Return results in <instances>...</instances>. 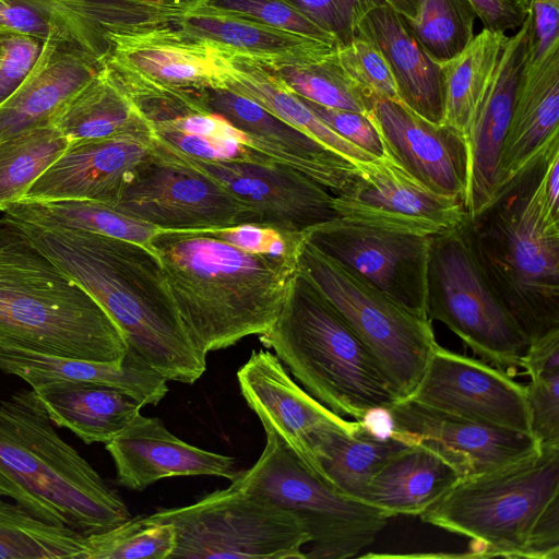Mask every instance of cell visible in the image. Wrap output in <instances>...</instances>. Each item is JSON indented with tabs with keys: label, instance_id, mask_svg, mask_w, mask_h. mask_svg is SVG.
<instances>
[{
	"label": "cell",
	"instance_id": "30bf717a",
	"mask_svg": "<svg viewBox=\"0 0 559 559\" xmlns=\"http://www.w3.org/2000/svg\"><path fill=\"white\" fill-rule=\"evenodd\" d=\"M427 314L445 324L473 352L501 369L520 367L528 342L486 276L472 247L467 217L431 236Z\"/></svg>",
	"mask_w": 559,
	"mask_h": 559
},
{
	"label": "cell",
	"instance_id": "94428289",
	"mask_svg": "<svg viewBox=\"0 0 559 559\" xmlns=\"http://www.w3.org/2000/svg\"><path fill=\"white\" fill-rule=\"evenodd\" d=\"M0 496H1V492H0Z\"/></svg>",
	"mask_w": 559,
	"mask_h": 559
},
{
	"label": "cell",
	"instance_id": "44dd1931",
	"mask_svg": "<svg viewBox=\"0 0 559 559\" xmlns=\"http://www.w3.org/2000/svg\"><path fill=\"white\" fill-rule=\"evenodd\" d=\"M368 115L388 158L431 191L465 204L468 153L461 132L423 118L399 100H379Z\"/></svg>",
	"mask_w": 559,
	"mask_h": 559
},
{
	"label": "cell",
	"instance_id": "9f6ffc18",
	"mask_svg": "<svg viewBox=\"0 0 559 559\" xmlns=\"http://www.w3.org/2000/svg\"><path fill=\"white\" fill-rule=\"evenodd\" d=\"M360 423L370 435L379 439H389L394 432V420L389 407L369 409Z\"/></svg>",
	"mask_w": 559,
	"mask_h": 559
},
{
	"label": "cell",
	"instance_id": "7dc6e473",
	"mask_svg": "<svg viewBox=\"0 0 559 559\" xmlns=\"http://www.w3.org/2000/svg\"><path fill=\"white\" fill-rule=\"evenodd\" d=\"M309 19L329 33L337 47L349 44L362 16L383 0H290Z\"/></svg>",
	"mask_w": 559,
	"mask_h": 559
},
{
	"label": "cell",
	"instance_id": "c3c4849f",
	"mask_svg": "<svg viewBox=\"0 0 559 559\" xmlns=\"http://www.w3.org/2000/svg\"><path fill=\"white\" fill-rule=\"evenodd\" d=\"M525 393L532 435L540 445L559 444V371L531 377Z\"/></svg>",
	"mask_w": 559,
	"mask_h": 559
},
{
	"label": "cell",
	"instance_id": "d6986e66",
	"mask_svg": "<svg viewBox=\"0 0 559 559\" xmlns=\"http://www.w3.org/2000/svg\"><path fill=\"white\" fill-rule=\"evenodd\" d=\"M198 102L205 112L224 118L240 132L251 150L304 174L334 197L358 174L356 164L238 93L205 87L198 92Z\"/></svg>",
	"mask_w": 559,
	"mask_h": 559
},
{
	"label": "cell",
	"instance_id": "52a82bcc",
	"mask_svg": "<svg viewBox=\"0 0 559 559\" xmlns=\"http://www.w3.org/2000/svg\"><path fill=\"white\" fill-rule=\"evenodd\" d=\"M559 496V444L514 463L460 479L419 516L468 537L471 557L524 558L528 535Z\"/></svg>",
	"mask_w": 559,
	"mask_h": 559
},
{
	"label": "cell",
	"instance_id": "e575fe53",
	"mask_svg": "<svg viewBox=\"0 0 559 559\" xmlns=\"http://www.w3.org/2000/svg\"><path fill=\"white\" fill-rule=\"evenodd\" d=\"M407 447L391 437L379 439L364 427L353 431L333 430L317 443V456L325 480L340 492L364 501L372 477L395 454Z\"/></svg>",
	"mask_w": 559,
	"mask_h": 559
},
{
	"label": "cell",
	"instance_id": "277c9868",
	"mask_svg": "<svg viewBox=\"0 0 559 559\" xmlns=\"http://www.w3.org/2000/svg\"><path fill=\"white\" fill-rule=\"evenodd\" d=\"M0 492L35 518L83 535L132 518L122 498L59 436L33 389L0 399Z\"/></svg>",
	"mask_w": 559,
	"mask_h": 559
},
{
	"label": "cell",
	"instance_id": "816d5d0a",
	"mask_svg": "<svg viewBox=\"0 0 559 559\" xmlns=\"http://www.w3.org/2000/svg\"><path fill=\"white\" fill-rule=\"evenodd\" d=\"M524 558H559V496L551 499L533 525Z\"/></svg>",
	"mask_w": 559,
	"mask_h": 559
},
{
	"label": "cell",
	"instance_id": "4316f807",
	"mask_svg": "<svg viewBox=\"0 0 559 559\" xmlns=\"http://www.w3.org/2000/svg\"><path fill=\"white\" fill-rule=\"evenodd\" d=\"M0 370L21 378L31 388L60 380L105 384L127 392L143 406L157 405L169 390L168 380L130 347L115 361L81 360L0 347Z\"/></svg>",
	"mask_w": 559,
	"mask_h": 559
},
{
	"label": "cell",
	"instance_id": "b9f144b4",
	"mask_svg": "<svg viewBox=\"0 0 559 559\" xmlns=\"http://www.w3.org/2000/svg\"><path fill=\"white\" fill-rule=\"evenodd\" d=\"M175 528L146 516L131 518L109 530L86 535L87 559H169Z\"/></svg>",
	"mask_w": 559,
	"mask_h": 559
},
{
	"label": "cell",
	"instance_id": "5bb4252c",
	"mask_svg": "<svg viewBox=\"0 0 559 559\" xmlns=\"http://www.w3.org/2000/svg\"><path fill=\"white\" fill-rule=\"evenodd\" d=\"M357 167L353 183L333 195L338 217L424 237L447 233L467 217L462 202L426 188L388 157Z\"/></svg>",
	"mask_w": 559,
	"mask_h": 559
},
{
	"label": "cell",
	"instance_id": "8fae6325",
	"mask_svg": "<svg viewBox=\"0 0 559 559\" xmlns=\"http://www.w3.org/2000/svg\"><path fill=\"white\" fill-rule=\"evenodd\" d=\"M298 271L366 344L401 399L419 382L437 345L431 321L406 310L307 240Z\"/></svg>",
	"mask_w": 559,
	"mask_h": 559
},
{
	"label": "cell",
	"instance_id": "cb8c5ba5",
	"mask_svg": "<svg viewBox=\"0 0 559 559\" xmlns=\"http://www.w3.org/2000/svg\"><path fill=\"white\" fill-rule=\"evenodd\" d=\"M117 483L142 491L173 476H218L234 480V457L200 449L173 435L157 417L139 414L117 437L106 443Z\"/></svg>",
	"mask_w": 559,
	"mask_h": 559
},
{
	"label": "cell",
	"instance_id": "11a10c76",
	"mask_svg": "<svg viewBox=\"0 0 559 559\" xmlns=\"http://www.w3.org/2000/svg\"><path fill=\"white\" fill-rule=\"evenodd\" d=\"M520 367L527 376L559 371V329L531 342L521 358Z\"/></svg>",
	"mask_w": 559,
	"mask_h": 559
},
{
	"label": "cell",
	"instance_id": "d4e9b609",
	"mask_svg": "<svg viewBox=\"0 0 559 559\" xmlns=\"http://www.w3.org/2000/svg\"><path fill=\"white\" fill-rule=\"evenodd\" d=\"M100 69L96 59L51 26L33 69L14 93L0 104V139L48 123L51 116Z\"/></svg>",
	"mask_w": 559,
	"mask_h": 559
},
{
	"label": "cell",
	"instance_id": "ee69618b",
	"mask_svg": "<svg viewBox=\"0 0 559 559\" xmlns=\"http://www.w3.org/2000/svg\"><path fill=\"white\" fill-rule=\"evenodd\" d=\"M153 140L160 146L186 156L211 162H269L270 157L257 153L243 143L237 131L230 136H214L182 132L168 128H154Z\"/></svg>",
	"mask_w": 559,
	"mask_h": 559
},
{
	"label": "cell",
	"instance_id": "3957f363",
	"mask_svg": "<svg viewBox=\"0 0 559 559\" xmlns=\"http://www.w3.org/2000/svg\"><path fill=\"white\" fill-rule=\"evenodd\" d=\"M558 139L467 215L475 254L528 344L559 329V222L547 214L542 185Z\"/></svg>",
	"mask_w": 559,
	"mask_h": 559
},
{
	"label": "cell",
	"instance_id": "6da1fadb",
	"mask_svg": "<svg viewBox=\"0 0 559 559\" xmlns=\"http://www.w3.org/2000/svg\"><path fill=\"white\" fill-rule=\"evenodd\" d=\"M8 217L104 308L128 347L158 373L188 384L204 373L206 355L190 340L152 250L90 231Z\"/></svg>",
	"mask_w": 559,
	"mask_h": 559
},
{
	"label": "cell",
	"instance_id": "8d00e7d4",
	"mask_svg": "<svg viewBox=\"0 0 559 559\" xmlns=\"http://www.w3.org/2000/svg\"><path fill=\"white\" fill-rule=\"evenodd\" d=\"M507 40L504 33L484 28L460 53L441 63L443 123L464 136Z\"/></svg>",
	"mask_w": 559,
	"mask_h": 559
},
{
	"label": "cell",
	"instance_id": "f1b7e54d",
	"mask_svg": "<svg viewBox=\"0 0 559 559\" xmlns=\"http://www.w3.org/2000/svg\"><path fill=\"white\" fill-rule=\"evenodd\" d=\"M59 28L100 64L108 55L111 33L174 24L182 10L136 0H19Z\"/></svg>",
	"mask_w": 559,
	"mask_h": 559
},
{
	"label": "cell",
	"instance_id": "f6af8a7d",
	"mask_svg": "<svg viewBox=\"0 0 559 559\" xmlns=\"http://www.w3.org/2000/svg\"><path fill=\"white\" fill-rule=\"evenodd\" d=\"M336 56L347 74L374 104L383 99L401 102L385 60L369 40L356 36L349 44L336 47Z\"/></svg>",
	"mask_w": 559,
	"mask_h": 559
},
{
	"label": "cell",
	"instance_id": "d590c367",
	"mask_svg": "<svg viewBox=\"0 0 559 559\" xmlns=\"http://www.w3.org/2000/svg\"><path fill=\"white\" fill-rule=\"evenodd\" d=\"M3 213L23 222L80 229L135 242L150 250L151 240L159 230L122 213L112 204L90 200H20Z\"/></svg>",
	"mask_w": 559,
	"mask_h": 559
},
{
	"label": "cell",
	"instance_id": "6f0895ef",
	"mask_svg": "<svg viewBox=\"0 0 559 559\" xmlns=\"http://www.w3.org/2000/svg\"><path fill=\"white\" fill-rule=\"evenodd\" d=\"M142 3L158 5L168 9H178L185 12L198 7L203 0H136Z\"/></svg>",
	"mask_w": 559,
	"mask_h": 559
},
{
	"label": "cell",
	"instance_id": "f546056e",
	"mask_svg": "<svg viewBox=\"0 0 559 559\" xmlns=\"http://www.w3.org/2000/svg\"><path fill=\"white\" fill-rule=\"evenodd\" d=\"M218 47V46H217ZM219 48V86L238 93L358 165L378 158L353 145L257 60Z\"/></svg>",
	"mask_w": 559,
	"mask_h": 559
},
{
	"label": "cell",
	"instance_id": "d6a6232c",
	"mask_svg": "<svg viewBox=\"0 0 559 559\" xmlns=\"http://www.w3.org/2000/svg\"><path fill=\"white\" fill-rule=\"evenodd\" d=\"M191 36L259 60L311 61L337 46L255 21L193 8L174 23Z\"/></svg>",
	"mask_w": 559,
	"mask_h": 559
},
{
	"label": "cell",
	"instance_id": "9a60e30c",
	"mask_svg": "<svg viewBox=\"0 0 559 559\" xmlns=\"http://www.w3.org/2000/svg\"><path fill=\"white\" fill-rule=\"evenodd\" d=\"M155 144L223 186L247 211V225L306 231L337 217L333 194L290 167L274 160L205 162Z\"/></svg>",
	"mask_w": 559,
	"mask_h": 559
},
{
	"label": "cell",
	"instance_id": "83f0119b",
	"mask_svg": "<svg viewBox=\"0 0 559 559\" xmlns=\"http://www.w3.org/2000/svg\"><path fill=\"white\" fill-rule=\"evenodd\" d=\"M559 50L527 58L503 143L498 189L559 138Z\"/></svg>",
	"mask_w": 559,
	"mask_h": 559
},
{
	"label": "cell",
	"instance_id": "681fc988",
	"mask_svg": "<svg viewBox=\"0 0 559 559\" xmlns=\"http://www.w3.org/2000/svg\"><path fill=\"white\" fill-rule=\"evenodd\" d=\"M44 41L14 31H0V104L26 79Z\"/></svg>",
	"mask_w": 559,
	"mask_h": 559
},
{
	"label": "cell",
	"instance_id": "7a4b0ae2",
	"mask_svg": "<svg viewBox=\"0 0 559 559\" xmlns=\"http://www.w3.org/2000/svg\"><path fill=\"white\" fill-rule=\"evenodd\" d=\"M180 320L204 355L263 335L277 319L298 261L243 251L205 230L151 240Z\"/></svg>",
	"mask_w": 559,
	"mask_h": 559
},
{
	"label": "cell",
	"instance_id": "4dcf8cb0",
	"mask_svg": "<svg viewBox=\"0 0 559 559\" xmlns=\"http://www.w3.org/2000/svg\"><path fill=\"white\" fill-rule=\"evenodd\" d=\"M50 420L71 430L86 444L107 443L141 414L133 396L105 384L51 381L32 388Z\"/></svg>",
	"mask_w": 559,
	"mask_h": 559
},
{
	"label": "cell",
	"instance_id": "4fadbf2b",
	"mask_svg": "<svg viewBox=\"0 0 559 559\" xmlns=\"http://www.w3.org/2000/svg\"><path fill=\"white\" fill-rule=\"evenodd\" d=\"M307 241L412 313L427 314L431 237L388 231L342 217L306 230Z\"/></svg>",
	"mask_w": 559,
	"mask_h": 559
},
{
	"label": "cell",
	"instance_id": "5b68a950",
	"mask_svg": "<svg viewBox=\"0 0 559 559\" xmlns=\"http://www.w3.org/2000/svg\"><path fill=\"white\" fill-rule=\"evenodd\" d=\"M0 347L93 361L123 357L128 343L104 308L0 218Z\"/></svg>",
	"mask_w": 559,
	"mask_h": 559
},
{
	"label": "cell",
	"instance_id": "836d02e7",
	"mask_svg": "<svg viewBox=\"0 0 559 559\" xmlns=\"http://www.w3.org/2000/svg\"><path fill=\"white\" fill-rule=\"evenodd\" d=\"M69 142L118 134H153L131 99L100 71L49 119Z\"/></svg>",
	"mask_w": 559,
	"mask_h": 559
},
{
	"label": "cell",
	"instance_id": "e0dca14e",
	"mask_svg": "<svg viewBox=\"0 0 559 559\" xmlns=\"http://www.w3.org/2000/svg\"><path fill=\"white\" fill-rule=\"evenodd\" d=\"M237 379L263 428L276 432L313 475L328 483L317 456L318 440L333 430L353 432L360 420L344 419L304 391L269 350L252 352Z\"/></svg>",
	"mask_w": 559,
	"mask_h": 559
},
{
	"label": "cell",
	"instance_id": "f35d334b",
	"mask_svg": "<svg viewBox=\"0 0 559 559\" xmlns=\"http://www.w3.org/2000/svg\"><path fill=\"white\" fill-rule=\"evenodd\" d=\"M254 60L293 93L321 106L368 114L376 105L344 70L336 49L311 61Z\"/></svg>",
	"mask_w": 559,
	"mask_h": 559
},
{
	"label": "cell",
	"instance_id": "ab89813d",
	"mask_svg": "<svg viewBox=\"0 0 559 559\" xmlns=\"http://www.w3.org/2000/svg\"><path fill=\"white\" fill-rule=\"evenodd\" d=\"M86 535L0 499V559H87Z\"/></svg>",
	"mask_w": 559,
	"mask_h": 559
},
{
	"label": "cell",
	"instance_id": "bcb514c9",
	"mask_svg": "<svg viewBox=\"0 0 559 559\" xmlns=\"http://www.w3.org/2000/svg\"><path fill=\"white\" fill-rule=\"evenodd\" d=\"M205 231L249 253L297 261L307 240L306 231H288L259 225H236Z\"/></svg>",
	"mask_w": 559,
	"mask_h": 559
},
{
	"label": "cell",
	"instance_id": "db71d44e",
	"mask_svg": "<svg viewBox=\"0 0 559 559\" xmlns=\"http://www.w3.org/2000/svg\"><path fill=\"white\" fill-rule=\"evenodd\" d=\"M50 27L40 14L19 0L0 5V31H14L45 41Z\"/></svg>",
	"mask_w": 559,
	"mask_h": 559
},
{
	"label": "cell",
	"instance_id": "ac0fdd59",
	"mask_svg": "<svg viewBox=\"0 0 559 559\" xmlns=\"http://www.w3.org/2000/svg\"><path fill=\"white\" fill-rule=\"evenodd\" d=\"M108 41L102 67L114 82L168 90L219 86V48L175 24L111 33Z\"/></svg>",
	"mask_w": 559,
	"mask_h": 559
},
{
	"label": "cell",
	"instance_id": "9c48e42d",
	"mask_svg": "<svg viewBox=\"0 0 559 559\" xmlns=\"http://www.w3.org/2000/svg\"><path fill=\"white\" fill-rule=\"evenodd\" d=\"M148 518L174 526L169 559H306L302 548L311 540L296 515L233 484Z\"/></svg>",
	"mask_w": 559,
	"mask_h": 559
},
{
	"label": "cell",
	"instance_id": "603a6c76",
	"mask_svg": "<svg viewBox=\"0 0 559 559\" xmlns=\"http://www.w3.org/2000/svg\"><path fill=\"white\" fill-rule=\"evenodd\" d=\"M531 17L508 40L465 133L468 186L465 211L476 215L498 189L500 157L531 50Z\"/></svg>",
	"mask_w": 559,
	"mask_h": 559
},
{
	"label": "cell",
	"instance_id": "7bdbcfd3",
	"mask_svg": "<svg viewBox=\"0 0 559 559\" xmlns=\"http://www.w3.org/2000/svg\"><path fill=\"white\" fill-rule=\"evenodd\" d=\"M195 8L255 21L337 46L329 33L290 0H203Z\"/></svg>",
	"mask_w": 559,
	"mask_h": 559
},
{
	"label": "cell",
	"instance_id": "680465c9",
	"mask_svg": "<svg viewBox=\"0 0 559 559\" xmlns=\"http://www.w3.org/2000/svg\"><path fill=\"white\" fill-rule=\"evenodd\" d=\"M516 2L526 13H528L531 0H516Z\"/></svg>",
	"mask_w": 559,
	"mask_h": 559
},
{
	"label": "cell",
	"instance_id": "91938a15",
	"mask_svg": "<svg viewBox=\"0 0 559 559\" xmlns=\"http://www.w3.org/2000/svg\"><path fill=\"white\" fill-rule=\"evenodd\" d=\"M11 0H0V5L8 4Z\"/></svg>",
	"mask_w": 559,
	"mask_h": 559
},
{
	"label": "cell",
	"instance_id": "1f68e13d",
	"mask_svg": "<svg viewBox=\"0 0 559 559\" xmlns=\"http://www.w3.org/2000/svg\"><path fill=\"white\" fill-rule=\"evenodd\" d=\"M462 478L437 451L415 443L391 457L372 477L364 501L393 516L420 515Z\"/></svg>",
	"mask_w": 559,
	"mask_h": 559
},
{
	"label": "cell",
	"instance_id": "7c38bea8",
	"mask_svg": "<svg viewBox=\"0 0 559 559\" xmlns=\"http://www.w3.org/2000/svg\"><path fill=\"white\" fill-rule=\"evenodd\" d=\"M154 147V155L109 204L162 230L202 231L248 224L247 211L223 186L155 142Z\"/></svg>",
	"mask_w": 559,
	"mask_h": 559
},
{
	"label": "cell",
	"instance_id": "8992f818",
	"mask_svg": "<svg viewBox=\"0 0 559 559\" xmlns=\"http://www.w3.org/2000/svg\"><path fill=\"white\" fill-rule=\"evenodd\" d=\"M260 341L309 394L340 416L360 420L369 409L402 400L374 355L298 270Z\"/></svg>",
	"mask_w": 559,
	"mask_h": 559
},
{
	"label": "cell",
	"instance_id": "2e32d148",
	"mask_svg": "<svg viewBox=\"0 0 559 559\" xmlns=\"http://www.w3.org/2000/svg\"><path fill=\"white\" fill-rule=\"evenodd\" d=\"M407 397L448 415L532 435L525 385L501 368L438 343Z\"/></svg>",
	"mask_w": 559,
	"mask_h": 559
},
{
	"label": "cell",
	"instance_id": "60d3db41",
	"mask_svg": "<svg viewBox=\"0 0 559 559\" xmlns=\"http://www.w3.org/2000/svg\"><path fill=\"white\" fill-rule=\"evenodd\" d=\"M68 144L49 122L0 139V211L22 200Z\"/></svg>",
	"mask_w": 559,
	"mask_h": 559
},
{
	"label": "cell",
	"instance_id": "ba28073f",
	"mask_svg": "<svg viewBox=\"0 0 559 559\" xmlns=\"http://www.w3.org/2000/svg\"><path fill=\"white\" fill-rule=\"evenodd\" d=\"M258 461L231 484L296 515L311 540L306 559H345L370 546L393 514L350 498L313 475L287 443L264 429Z\"/></svg>",
	"mask_w": 559,
	"mask_h": 559
},
{
	"label": "cell",
	"instance_id": "f5cc1de1",
	"mask_svg": "<svg viewBox=\"0 0 559 559\" xmlns=\"http://www.w3.org/2000/svg\"><path fill=\"white\" fill-rule=\"evenodd\" d=\"M484 28L504 33L520 27L527 13L516 0H467Z\"/></svg>",
	"mask_w": 559,
	"mask_h": 559
},
{
	"label": "cell",
	"instance_id": "7402d4cb",
	"mask_svg": "<svg viewBox=\"0 0 559 559\" xmlns=\"http://www.w3.org/2000/svg\"><path fill=\"white\" fill-rule=\"evenodd\" d=\"M154 152L153 134H118L69 142L22 200L114 203Z\"/></svg>",
	"mask_w": 559,
	"mask_h": 559
},
{
	"label": "cell",
	"instance_id": "484cf974",
	"mask_svg": "<svg viewBox=\"0 0 559 559\" xmlns=\"http://www.w3.org/2000/svg\"><path fill=\"white\" fill-rule=\"evenodd\" d=\"M356 36L369 40L385 60L400 100L423 118L443 123L444 90L441 63L417 40L385 3L360 20Z\"/></svg>",
	"mask_w": 559,
	"mask_h": 559
},
{
	"label": "cell",
	"instance_id": "74e56055",
	"mask_svg": "<svg viewBox=\"0 0 559 559\" xmlns=\"http://www.w3.org/2000/svg\"><path fill=\"white\" fill-rule=\"evenodd\" d=\"M427 52L442 63L474 38L476 14L467 0H383Z\"/></svg>",
	"mask_w": 559,
	"mask_h": 559
},
{
	"label": "cell",
	"instance_id": "f907efd6",
	"mask_svg": "<svg viewBox=\"0 0 559 559\" xmlns=\"http://www.w3.org/2000/svg\"><path fill=\"white\" fill-rule=\"evenodd\" d=\"M301 98V97H300ZM333 131L373 157H386L381 136L368 114L330 108L301 98Z\"/></svg>",
	"mask_w": 559,
	"mask_h": 559
},
{
	"label": "cell",
	"instance_id": "ffe728a7",
	"mask_svg": "<svg viewBox=\"0 0 559 559\" xmlns=\"http://www.w3.org/2000/svg\"><path fill=\"white\" fill-rule=\"evenodd\" d=\"M389 409L394 420L392 437L437 451L463 478L514 463L540 449L531 433L448 415L408 397Z\"/></svg>",
	"mask_w": 559,
	"mask_h": 559
}]
</instances>
